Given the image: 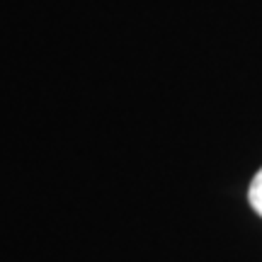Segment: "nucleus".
Masks as SVG:
<instances>
[{"instance_id": "obj_1", "label": "nucleus", "mask_w": 262, "mask_h": 262, "mask_svg": "<svg viewBox=\"0 0 262 262\" xmlns=\"http://www.w3.org/2000/svg\"><path fill=\"white\" fill-rule=\"evenodd\" d=\"M248 199H250V204L257 214L262 216V170L255 175V180L250 182V192H248Z\"/></svg>"}]
</instances>
